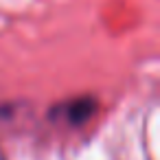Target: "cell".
<instances>
[{"label":"cell","instance_id":"6da1fadb","mask_svg":"<svg viewBox=\"0 0 160 160\" xmlns=\"http://www.w3.org/2000/svg\"><path fill=\"white\" fill-rule=\"evenodd\" d=\"M94 108H97L94 99H88V97L72 101V103L68 105V121H70L72 125H81V123H86V121L94 114Z\"/></svg>","mask_w":160,"mask_h":160}]
</instances>
